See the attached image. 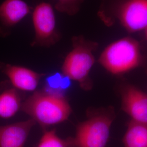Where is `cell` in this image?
I'll return each mask as SVG.
<instances>
[{"mask_svg": "<svg viewBox=\"0 0 147 147\" xmlns=\"http://www.w3.org/2000/svg\"><path fill=\"white\" fill-rule=\"evenodd\" d=\"M98 61L108 72L119 75L147 64V55L141 42L128 36L107 45Z\"/></svg>", "mask_w": 147, "mask_h": 147, "instance_id": "cell-1", "label": "cell"}, {"mask_svg": "<svg viewBox=\"0 0 147 147\" xmlns=\"http://www.w3.org/2000/svg\"><path fill=\"white\" fill-rule=\"evenodd\" d=\"M98 15L107 26L118 23L128 33L147 28V0H102Z\"/></svg>", "mask_w": 147, "mask_h": 147, "instance_id": "cell-2", "label": "cell"}, {"mask_svg": "<svg viewBox=\"0 0 147 147\" xmlns=\"http://www.w3.org/2000/svg\"><path fill=\"white\" fill-rule=\"evenodd\" d=\"M21 110L42 128L67 120L71 113L68 101L56 91L34 92L22 103Z\"/></svg>", "mask_w": 147, "mask_h": 147, "instance_id": "cell-3", "label": "cell"}, {"mask_svg": "<svg viewBox=\"0 0 147 147\" xmlns=\"http://www.w3.org/2000/svg\"><path fill=\"white\" fill-rule=\"evenodd\" d=\"M71 41L73 49L64 59L62 73L69 79L78 82L82 89L88 90L92 87L89 75L95 63L93 53L99 44L82 35L74 36Z\"/></svg>", "mask_w": 147, "mask_h": 147, "instance_id": "cell-4", "label": "cell"}, {"mask_svg": "<svg viewBox=\"0 0 147 147\" xmlns=\"http://www.w3.org/2000/svg\"><path fill=\"white\" fill-rule=\"evenodd\" d=\"M115 118L112 107L90 111L88 118L76 126L75 147H106Z\"/></svg>", "mask_w": 147, "mask_h": 147, "instance_id": "cell-5", "label": "cell"}, {"mask_svg": "<svg viewBox=\"0 0 147 147\" xmlns=\"http://www.w3.org/2000/svg\"><path fill=\"white\" fill-rule=\"evenodd\" d=\"M32 19L35 34L32 47H50L61 39L55 11L50 3L42 2L37 5L32 11Z\"/></svg>", "mask_w": 147, "mask_h": 147, "instance_id": "cell-6", "label": "cell"}, {"mask_svg": "<svg viewBox=\"0 0 147 147\" xmlns=\"http://www.w3.org/2000/svg\"><path fill=\"white\" fill-rule=\"evenodd\" d=\"M121 107L132 121L147 124V95L131 84L121 89Z\"/></svg>", "mask_w": 147, "mask_h": 147, "instance_id": "cell-7", "label": "cell"}, {"mask_svg": "<svg viewBox=\"0 0 147 147\" xmlns=\"http://www.w3.org/2000/svg\"><path fill=\"white\" fill-rule=\"evenodd\" d=\"M0 70L10 80L15 88L27 92L36 89L40 79L45 75L24 67L2 62Z\"/></svg>", "mask_w": 147, "mask_h": 147, "instance_id": "cell-8", "label": "cell"}, {"mask_svg": "<svg viewBox=\"0 0 147 147\" xmlns=\"http://www.w3.org/2000/svg\"><path fill=\"white\" fill-rule=\"evenodd\" d=\"M33 119L9 125H0V147H24L32 127Z\"/></svg>", "mask_w": 147, "mask_h": 147, "instance_id": "cell-9", "label": "cell"}, {"mask_svg": "<svg viewBox=\"0 0 147 147\" xmlns=\"http://www.w3.org/2000/svg\"><path fill=\"white\" fill-rule=\"evenodd\" d=\"M31 9L23 0H5L0 5V22L5 26H14L28 16Z\"/></svg>", "mask_w": 147, "mask_h": 147, "instance_id": "cell-10", "label": "cell"}, {"mask_svg": "<svg viewBox=\"0 0 147 147\" xmlns=\"http://www.w3.org/2000/svg\"><path fill=\"white\" fill-rule=\"evenodd\" d=\"M124 147H147V124L131 120L123 138Z\"/></svg>", "mask_w": 147, "mask_h": 147, "instance_id": "cell-11", "label": "cell"}, {"mask_svg": "<svg viewBox=\"0 0 147 147\" xmlns=\"http://www.w3.org/2000/svg\"><path fill=\"white\" fill-rule=\"evenodd\" d=\"M21 98L17 89L11 88L0 93V117L8 119L21 109Z\"/></svg>", "mask_w": 147, "mask_h": 147, "instance_id": "cell-12", "label": "cell"}, {"mask_svg": "<svg viewBox=\"0 0 147 147\" xmlns=\"http://www.w3.org/2000/svg\"><path fill=\"white\" fill-rule=\"evenodd\" d=\"M37 147H75L73 137L63 139L56 134V129L45 131Z\"/></svg>", "mask_w": 147, "mask_h": 147, "instance_id": "cell-13", "label": "cell"}, {"mask_svg": "<svg viewBox=\"0 0 147 147\" xmlns=\"http://www.w3.org/2000/svg\"><path fill=\"white\" fill-rule=\"evenodd\" d=\"M84 0H56L57 11L73 16L79 12Z\"/></svg>", "mask_w": 147, "mask_h": 147, "instance_id": "cell-14", "label": "cell"}, {"mask_svg": "<svg viewBox=\"0 0 147 147\" xmlns=\"http://www.w3.org/2000/svg\"><path fill=\"white\" fill-rule=\"evenodd\" d=\"M62 79L59 75H55L53 76L50 77L48 80L49 84L52 88H58L61 87Z\"/></svg>", "mask_w": 147, "mask_h": 147, "instance_id": "cell-15", "label": "cell"}, {"mask_svg": "<svg viewBox=\"0 0 147 147\" xmlns=\"http://www.w3.org/2000/svg\"><path fill=\"white\" fill-rule=\"evenodd\" d=\"M144 37H145V38H146V39L147 41V28L144 31Z\"/></svg>", "mask_w": 147, "mask_h": 147, "instance_id": "cell-16", "label": "cell"}]
</instances>
